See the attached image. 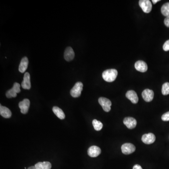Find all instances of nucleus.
<instances>
[{
	"label": "nucleus",
	"instance_id": "nucleus-17",
	"mask_svg": "<svg viewBox=\"0 0 169 169\" xmlns=\"http://www.w3.org/2000/svg\"><path fill=\"white\" fill-rule=\"evenodd\" d=\"M0 114L2 117L6 118H9L11 117L12 113L9 109L6 107L3 106L1 105L0 106Z\"/></svg>",
	"mask_w": 169,
	"mask_h": 169
},
{
	"label": "nucleus",
	"instance_id": "nucleus-24",
	"mask_svg": "<svg viewBox=\"0 0 169 169\" xmlns=\"http://www.w3.org/2000/svg\"><path fill=\"white\" fill-rule=\"evenodd\" d=\"M163 49L164 51H168L169 50V39L164 43L163 45Z\"/></svg>",
	"mask_w": 169,
	"mask_h": 169
},
{
	"label": "nucleus",
	"instance_id": "nucleus-1",
	"mask_svg": "<svg viewBox=\"0 0 169 169\" xmlns=\"http://www.w3.org/2000/svg\"><path fill=\"white\" fill-rule=\"evenodd\" d=\"M118 72L115 69H107L102 73V78L105 81L108 82H113L117 77Z\"/></svg>",
	"mask_w": 169,
	"mask_h": 169
},
{
	"label": "nucleus",
	"instance_id": "nucleus-8",
	"mask_svg": "<svg viewBox=\"0 0 169 169\" xmlns=\"http://www.w3.org/2000/svg\"><path fill=\"white\" fill-rule=\"evenodd\" d=\"M30 104V101L27 99H24L22 102H20L19 103V107L21 110V112L22 114H26L28 112Z\"/></svg>",
	"mask_w": 169,
	"mask_h": 169
},
{
	"label": "nucleus",
	"instance_id": "nucleus-14",
	"mask_svg": "<svg viewBox=\"0 0 169 169\" xmlns=\"http://www.w3.org/2000/svg\"><path fill=\"white\" fill-rule=\"evenodd\" d=\"M74 56H75V53H74L73 49L70 47L66 48L64 54V57L65 60L68 62L71 61L74 58Z\"/></svg>",
	"mask_w": 169,
	"mask_h": 169
},
{
	"label": "nucleus",
	"instance_id": "nucleus-27",
	"mask_svg": "<svg viewBox=\"0 0 169 169\" xmlns=\"http://www.w3.org/2000/svg\"><path fill=\"white\" fill-rule=\"evenodd\" d=\"M160 1V0H153V1H152V2H153V4H156L158 1Z\"/></svg>",
	"mask_w": 169,
	"mask_h": 169
},
{
	"label": "nucleus",
	"instance_id": "nucleus-22",
	"mask_svg": "<svg viewBox=\"0 0 169 169\" xmlns=\"http://www.w3.org/2000/svg\"><path fill=\"white\" fill-rule=\"evenodd\" d=\"M162 93L164 95H168L169 94V83L166 82L163 84L162 88Z\"/></svg>",
	"mask_w": 169,
	"mask_h": 169
},
{
	"label": "nucleus",
	"instance_id": "nucleus-16",
	"mask_svg": "<svg viewBox=\"0 0 169 169\" xmlns=\"http://www.w3.org/2000/svg\"><path fill=\"white\" fill-rule=\"evenodd\" d=\"M28 59L27 57H24L21 60V62L20 63L19 66V71L21 73H24L26 72L27 67H28Z\"/></svg>",
	"mask_w": 169,
	"mask_h": 169
},
{
	"label": "nucleus",
	"instance_id": "nucleus-21",
	"mask_svg": "<svg viewBox=\"0 0 169 169\" xmlns=\"http://www.w3.org/2000/svg\"><path fill=\"white\" fill-rule=\"evenodd\" d=\"M93 125L94 126V129H95L96 131H100V130L103 127V124H102L101 122L99 121L96 120V119H94L93 121Z\"/></svg>",
	"mask_w": 169,
	"mask_h": 169
},
{
	"label": "nucleus",
	"instance_id": "nucleus-12",
	"mask_svg": "<svg viewBox=\"0 0 169 169\" xmlns=\"http://www.w3.org/2000/svg\"><path fill=\"white\" fill-rule=\"evenodd\" d=\"M22 88L24 89H30L31 87L30 81V75L28 72H26L24 76L23 81L21 84Z\"/></svg>",
	"mask_w": 169,
	"mask_h": 169
},
{
	"label": "nucleus",
	"instance_id": "nucleus-28",
	"mask_svg": "<svg viewBox=\"0 0 169 169\" xmlns=\"http://www.w3.org/2000/svg\"><path fill=\"white\" fill-rule=\"evenodd\" d=\"M27 169H37L36 168V167L35 166H31V167H29Z\"/></svg>",
	"mask_w": 169,
	"mask_h": 169
},
{
	"label": "nucleus",
	"instance_id": "nucleus-18",
	"mask_svg": "<svg viewBox=\"0 0 169 169\" xmlns=\"http://www.w3.org/2000/svg\"><path fill=\"white\" fill-rule=\"evenodd\" d=\"M37 169H51L52 167L51 163L49 162H39L35 165Z\"/></svg>",
	"mask_w": 169,
	"mask_h": 169
},
{
	"label": "nucleus",
	"instance_id": "nucleus-6",
	"mask_svg": "<svg viewBox=\"0 0 169 169\" xmlns=\"http://www.w3.org/2000/svg\"><path fill=\"white\" fill-rule=\"evenodd\" d=\"M136 148L132 144L126 143L124 144L121 147L122 152L125 155L132 154L135 151Z\"/></svg>",
	"mask_w": 169,
	"mask_h": 169
},
{
	"label": "nucleus",
	"instance_id": "nucleus-10",
	"mask_svg": "<svg viewBox=\"0 0 169 169\" xmlns=\"http://www.w3.org/2000/svg\"><path fill=\"white\" fill-rule=\"evenodd\" d=\"M154 92L150 89H145L142 93L143 98L146 102H151L154 98Z\"/></svg>",
	"mask_w": 169,
	"mask_h": 169
},
{
	"label": "nucleus",
	"instance_id": "nucleus-13",
	"mask_svg": "<svg viewBox=\"0 0 169 169\" xmlns=\"http://www.w3.org/2000/svg\"><path fill=\"white\" fill-rule=\"evenodd\" d=\"M126 97L130 100L132 103L136 104L139 101V98L136 93L135 91L130 90L127 92L126 93Z\"/></svg>",
	"mask_w": 169,
	"mask_h": 169
},
{
	"label": "nucleus",
	"instance_id": "nucleus-23",
	"mask_svg": "<svg viewBox=\"0 0 169 169\" xmlns=\"http://www.w3.org/2000/svg\"><path fill=\"white\" fill-rule=\"evenodd\" d=\"M162 119L164 121H169V111L163 114L162 116Z\"/></svg>",
	"mask_w": 169,
	"mask_h": 169
},
{
	"label": "nucleus",
	"instance_id": "nucleus-19",
	"mask_svg": "<svg viewBox=\"0 0 169 169\" xmlns=\"http://www.w3.org/2000/svg\"><path fill=\"white\" fill-rule=\"evenodd\" d=\"M53 112L56 116L60 119H64L65 118V114L64 111L60 108H58V107H54L52 109Z\"/></svg>",
	"mask_w": 169,
	"mask_h": 169
},
{
	"label": "nucleus",
	"instance_id": "nucleus-26",
	"mask_svg": "<svg viewBox=\"0 0 169 169\" xmlns=\"http://www.w3.org/2000/svg\"><path fill=\"white\" fill-rule=\"evenodd\" d=\"M143 169L142 167H141V166L140 165H135L133 167V169Z\"/></svg>",
	"mask_w": 169,
	"mask_h": 169
},
{
	"label": "nucleus",
	"instance_id": "nucleus-3",
	"mask_svg": "<svg viewBox=\"0 0 169 169\" xmlns=\"http://www.w3.org/2000/svg\"><path fill=\"white\" fill-rule=\"evenodd\" d=\"M20 87V84H19L17 82L13 84V87L6 92V95L7 97L8 98L16 97L17 93H20L21 91Z\"/></svg>",
	"mask_w": 169,
	"mask_h": 169
},
{
	"label": "nucleus",
	"instance_id": "nucleus-11",
	"mask_svg": "<svg viewBox=\"0 0 169 169\" xmlns=\"http://www.w3.org/2000/svg\"><path fill=\"white\" fill-rule=\"evenodd\" d=\"M123 123L128 128L130 129L135 128L137 125L136 120L132 117H125L124 119Z\"/></svg>",
	"mask_w": 169,
	"mask_h": 169
},
{
	"label": "nucleus",
	"instance_id": "nucleus-4",
	"mask_svg": "<svg viewBox=\"0 0 169 169\" xmlns=\"http://www.w3.org/2000/svg\"><path fill=\"white\" fill-rule=\"evenodd\" d=\"M139 3V5L144 12L150 13L152 10V5L150 0H140Z\"/></svg>",
	"mask_w": 169,
	"mask_h": 169
},
{
	"label": "nucleus",
	"instance_id": "nucleus-2",
	"mask_svg": "<svg viewBox=\"0 0 169 169\" xmlns=\"http://www.w3.org/2000/svg\"><path fill=\"white\" fill-rule=\"evenodd\" d=\"M83 84L81 82H78L74 85L73 88L71 89L70 94L73 97H79L81 95V92L83 90Z\"/></svg>",
	"mask_w": 169,
	"mask_h": 169
},
{
	"label": "nucleus",
	"instance_id": "nucleus-5",
	"mask_svg": "<svg viewBox=\"0 0 169 169\" xmlns=\"http://www.w3.org/2000/svg\"><path fill=\"white\" fill-rule=\"evenodd\" d=\"M98 102L104 111L105 112H109L110 111L112 105L110 100L106 98L100 97L99 99Z\"/></svg>",
	"mask_w": 169,
	"mask_h": 169
},
{
	"label": "nucleus",
	"instance_id": "nucleus-25",
	"mask_svg": "<svg viewBox=\"0 0 169 169\" xmlns=\"http://www.w3.org/2000/svg\"><path fill=\"white\" fill-rule=\"evenodd\" d=\"M164 23L166 26L169 27V17H166L164 20Z\"/></svg>",
	"mask_w": 169,
	"mask_h": 169
},
{
	"label": "nucleus",
	"instance_id": "nucleus-20",
	"mask_svg": "<svg viewBox=\"0 0 169 169\" xmlns=\"http://www.w3.org/2000/svg\"><path fill=\"white\" fill-rule=\"evenodd\" d=\"M161 12L166 17H169V2L164 4L161 8Z\"/></svg>",
	"mask_w": 169,
	"mask_h": 169
},
{
	"label": "nucleus",
	"instance_id": "nucleus-15",
	"mask_svg": "<svg viewBox=\"0 0 169 169\" xmlns=\"http://www.w3.org/2000/svg\"><path fill=\"white\" fill-rule=\"evenodd\" d=\"M135 68L137 71L141 72H145L148 70V65L143 61H138L135 64Z\"/></svg>",
	"mask_w": 169,
	"mask_h": 169
},
{
	"label": "nucleus",
	"instance_id": "nucleus-7",
	"mask_svg": "<svg viewBox=\"0 0 169 169\" xmlns=\"http://www.w3.org/2000/svg\"><path fill=\"white\" fill-rule=\"evenodd\" d=\"M155 139L156 138L155 135L153 133H149L143 135L141 138V140L143 141V143L146 144L150 145L153 143L155 141Z\"/></svg>",
	"mask_w": 169,
	"mask_h": 169
},
{
	"label": "nucleus",
	"instance_id": "nucleus-9",
	"mask_svg": "<svg viewBox=\"0 0 169 169\" xmlns=\"http://www.w3.org/2000/svg\"><path fill=\"white\" fill-rule=\"evenodd\" d=\"M87 153L88 155L91 158H96L101 154V148L97 146H91L88 148Z\"/></svg>",
	"mask_w": 169,
	"mask_h": 169
}]
</instances>
